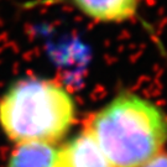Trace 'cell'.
<instances>
[{
	"label": "cell",
	"mask_w": 167,
	"mask_h": 167,
	"mask_svg": "<svg viewBox=\"0 0 167 167\" xmlns=\"http://www.w3.org/2000/svg\"><path fill=\"white\" fill-rule=\"evenodd\" d=\"M58 165L59 167H113L86 129L58 149Z\"/></svg>",
	"instance_id": "3957f363"
},
{
	"label": "cell",
	"mask_w": 167,
	"mask_h": 167,
	"mask_svg": "<svg viewBox=\"0 0 167 167\" xmlns=\"http://www.w3.org/2000/svg\"><path fill=\"white\" fill-rule=\"evenodd\" d=\"M84 129L113 167H142L167 142V116L150 100L131 93L115 97Z\"/></svg>",
	"instance_id": "6da1fadb"
},
{
	"label": "cell",
	"mask_w": 167,
	"mask_h": 167,
	"mask_svg": "<svg viewBox=\"0 0 167 167\" xmlns=\"http://www.w3.org/2000/svg\"><path fill=\"white\" fill-rule=\"evenodd\" d=\"M86 16L102 22H123L135 16L139 0H71Z\"/></svg>",
	"instance_id": "277c9868"
},
{
	"label": "cell",
	"mask_w": 167,
	"mask_h": 167,
	"mask_svg": "<svg viewBox=\"0 0 167 167\" xmlns=\"http://www.w3.org/2000/svg\"><path fill=\"white\" fill-rule=\"evenodd\" d=\"M142 167H167V155H158Z\"/></svg>",
	"instance_id": "8992f818"
},
{
	"label": "cell",
	"mask_w": 167,
	"mask_h": 167,
	"mask_svg": "<svg viewBox=\"0 0 167 167\" xmlns=\"http://www.w3.org/2000/svg\"><path fill=\"white\" fill-rule=\"evenodd\" d=\"M75 104L58 82L18 80L0 98V129L16 145L59 141L72 128Z\"/></svg>",
	"instance_id": "7a4b0ae2"
},
{
	"label": "cell",
	"mask_w": 167,
	"mask_h": 167,
	"mask_svg": "<svg viewBox=\"0 0 167 167\" xmlns=\"http://www.w3.org/2000/svg\"><path fill=\"white\" fill-rule=\"evenodd\" d=\"M6 167H59L58 149L48 144L16 145Z\"/></svg>",
	"instance_id": "5b68a950"
}]
</instances>
